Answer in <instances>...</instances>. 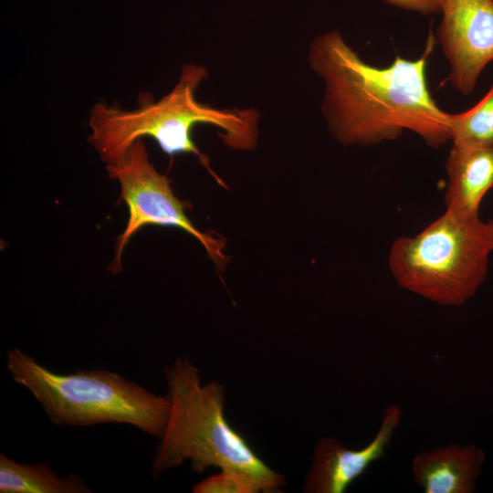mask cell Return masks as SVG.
<instances>
[{
  "instance_id": "1",
  "label": "cell",
  "mask_w": 493,
  "mask_h": 493,
  "mask_svg": "<svg viewBox=\"0 0 493 493\" xmlns=\"http://www.w3.org/2000/svg\"><path fill=\"white\" fill-rule=\"evenodd\" d=\"M435 43L430 31L418 58L396 56L379 68L362 60L338 30L315 37L308 63L324 84L321 110L331 135L344 145H374L405 131L435 148L450 141L448 112L435 103L426 81Z\"/></svg>"
},
{
  "instance_id": "2",
  "label": "cell",
  "mask_w": 493,
  "mask_h": 493,
  "mask_svg": "<svg viewBox=\"0 0 493 493\" xmlns=\"http://www.w3.org/2000/svg\"><path fill=\"white\" fill-rule=\"evenodd\" d=\"M206 78L205 68L186 64L174 88L156 102L143 100L134 110L97 103L89 113V142L106 163L117 161L137 140L148 136L170 156L193 153L207 165L192 138L194 127L205 123L222 131L226 145L254 148L259 112L253 108L221 110L197 101L195 90Z\"/></svg>"
},
{
  "instance_id": "3",
  "label": "cell",
  "mask_w": 493,
  "mask_h": 493,
  "mask_svg": "<svg viewBox=\"0 0 493 493\" xmlns=\"http://www.w3.org/2000/svg\"><path fill=\"white\" fill-rule=\"evenodd\" d=\"M171 402L168 422L155 450L151 475L160 477L185 460L197 473L210 467L239 470L257 478L265 492H279L284 477L270 468L226 421L225 387L202 384L198 368L179 357L164 369Z\"/></svg>"
},
{
  "instance_id": "4",
  "label": "cell",
  "mask_w": 493,
  "mask_h": 493,
  "mask_svg": "<svg viewBox=\"0 0 493 493\" xmlns=\"http://www.w3.org/2000/svg\"><path fill=\"white\" fill-rule=\"evenodd\" d=\"M6 369L53 425L124 424L157 438L166 427L169 397L151 393L115 372L90 369L58 373L20 349L7 351Z\"/></svg>"
},
{
  "instance_id": "5",
  "label": "cell",
  "mask_w": 493,
  "mask_h": 493,
  "mask_svg": "<svg viewBox=\"0 0 493 493\" xmlns=\"http://www.w3.org/2000/svg\"><path fill=\"white\" fill-rule=\"evenodd\" d=\"M493 251L478 215L446 212L414 236L391 246L389 269L403 288L441 306L459 307L486 279Z\"/></svg>"
},
{
  "instance_id": "6",
  "label": "cell",
  "mask_w": 493,
  "mask_h": 493,
  "mask_svg": "<svg viewBox=\"0 0 493 493\" xmlns=\"http://www.w3.org/2000/svg\"><path fill=\"white\" fill-rule=\"evenodd\" d=\"M109 176L120 184L121 196L128 206L129 219L118 237L112 272L121 271V257L131 237L146 226H175L195 237L209 257L224 266L225 242L198 230L184 212L185 204L173 192L170 180L151 163L146 146L137 140L117 161L106 163Z\"/></svg>"
},
{
  "instance_id": "7",
  "label": "cell",
  "mask_w": 493,
  "mask_h": 493,
  "mask_svg": "<svg viewBox=\"0 0 493 493\" xmlns=\"http://www.w3.org/2000/svg\"><path fill=\"white\" fill-rule=\"evenodd\" d=\"M441 21L435 41L448 62L447 80L471 94L493 61V0H437Z\"/></svg>"
},
{
  "instance_id": "8",
  "label": "cell",
  "mask_w": 493,
  "mask_h": 493,
  "mask_svg": "<svg viewBox=\"0 0 493 493\" xmlns=\"http://www.w3.org/2000/svg\"><path fill=\"white\" fill-rule=\"evenodd\" d=\"M401 419L402 410L399 406L395 404L387 406L375 436L361 449H348L341 442L332 437L320 439L304 481V492H345L372 463L385 456Z\"/></svg>"
},
{
  "instance_id": "9",
  "label": "cell",
  "mask_w": 493,
  "mask_h": 493,
  "mask_svg": "<svg viewBox=\"0 0 493 493\" xmlns=\"http://www.w3.org/2000/svg\"><path fill=\"white\" fill-rule=\"evenodd\" d=\"M484 461L477 446L451 443L415 455L412 472L425 493H471Z\"/></svg>"
},
{
  "instance_id": "10",
  "label": "cell",
  "mask_w": 493,
  "mask_h": 493,
  "mask_svg": "<svg viewBox=\"0 0 493 493\" xmlns=\"http://www.w3.org/2000/svg\"><path fill=\"white\" fill-rule=\"evenodd\" d=\"M446 171V208L478 215L484 196L493 188V145L452 144Z\"/></svg>"
},
{
  "instance_id": "11",
  "label": "cell",
  "mask_w": 493,
  "mask_h": 493,
  "mask_svg": "<svg viewBox=\"0 0 493 493\" xmlns=\"http://www.w3.org/2000/svg\"><path fill=\"white\" fill-rule=\"evenodd\" d=\"M92 490L76 474L59 477L45 463H18L0 454L1 493H90Z\"/></svg>"
},
{
  "instance_id": "12",
  "label": "cell",
  "mask_w": 493,
  "mask_h": 493,
  "mask_svg": "<svg viewBox=\"0 0 493 493\" xmlns=\"http://www.w3.org/2000/svg\"><path fill=\"white\" fill-rule=\"evenodd\" d=\"M452 144L493 145V85L470 109L448 113Z\"/></svg>"
},
{
  "instance_id": "13",
  "label": "cell",
  "mask_w": 493,
  "mask_h": 493,
  "mask_svg": "<svg viewBox=\"0 0 493 493\" xmlns=\"http://www.w3.org/2000/svg\"><path fill=\"white\" fill-rule=\"evenodd\" d=\"M265 492L263 484L253 476L239 470H221L196 484L194 493H257Z\"/></svg>"
},
{
  "instance_id": "14",
  "label": "cell",
  "mask_w": 493,
  "mask_h": 493,
  "mask_svg": "<svg viewBox=\"0 0 493 493\" xmlns=\"http://www.w3.org/2000/svg\"><path fill=\"white\" fill-rule=\"evenodd\" d=\"M386 4L424 16L439 13L437 0H383Z\"/></svg>"
},
{
  "instance_id": "15",
  "label": "cell",
  "mask_w": 493,
  "mask_h": 493,
  "mask_svg": "<svg viewBox=\"0 0 493 493\" xmlns=\"http://www.w3.org/2000/svg\"><path fill=\"white\" fill-rule=\"evenodd\" d=\"M487 226H488V228L489 236H490L491 244H492V246H493V220L488 222Z\"/></svg>"
}]
</instances>
